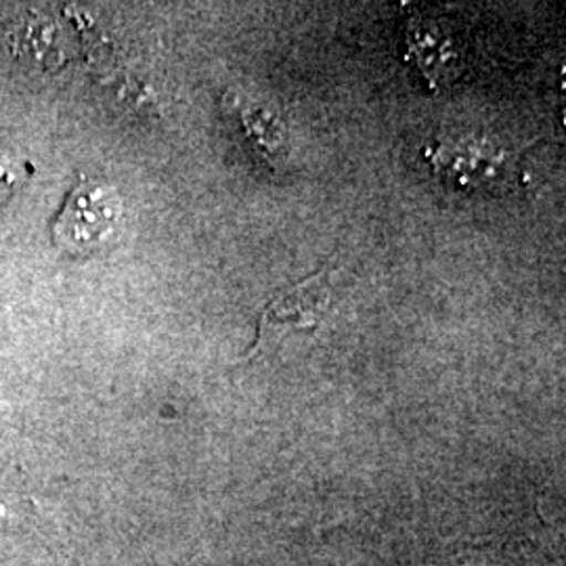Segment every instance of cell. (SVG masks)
Here are the masks:
<instances>
[{
  "instance_id": "cell-1",
  "label": "cell",
  "mask_w": 566,
  "mask_h": 566,
  "mask_svg": "<svg viewBox=\"0 0 566 566\" xmlns=\"http://www.w3.org/2000/svg\"><path fill=\"white\" fill-rule=\"evenodd\" d=\"M120 223L118 191L105 182L82 179L67 196L55 221L53 240L72 256H88L118 235Z\"/></svg>"
},
{
  "instance_id": "cell-2",
  "label": "cell",
  "mask_w": 566,
  "mask_h": 566,
  "mask_svg": "<svg viewBox=\"0 0 566 566\" xmlns=\"http://www.w3.org/2000/svg\"><path fill=\"white\" fill-rule=\"evenodd\" d=\"M332 294L327 271H319L313 277L283 290L277 298L264 306L259 336L250 355L261 350L266 338L277 332H313L324 327L332 308Z\"/></svg>"
},
{
  "instance_id": "cell-3",
  "label": "cell",
  "mask_w": 566,
  "mask_h": 566,
  "mask_svg": "<svg viewBox=\"0 0 566 566\" xmlns=\"http://www.w3.org/2000/svg\"><path fill=\"white\" fill-rule=\"evenodd\" d=\"M504 156L495 154L493 147H485L479 143H465V145H449L439 147L434 164L437 168H446L449 181L470 187V175L474 170V185L476 182H491L497 179L500 168L504 166Z\"/></svg>"
},
{
  "instance_id": "cell-4",
  "label": "cell",
  "mask_w": 566,
  "mask_h": 566,
  "mask_svg": "<svg viewBox=\"0 0 566 566\" xmlns=\"http://www.w3.org/2000/svg\"><path fill=\"white\" fill-rule=\"evenodd\" d=\"M242 118L243 135L254 147V151L269 164L282 163L285 156L282 124L277 118L259 105L242 103L238 107Z\"/></svg>"
},
{
  "instance_id": "cell-5",
  "label": "cell",
  "mask_w": 566,
  "mask_h": 566,
  "mask_svg": "<svg viewBox=\"0 0 566 566\" xmlns=\"http://www.w3.org/2000/svg\"><path fill=\"white\" fill-rule=\"evenodd\" d=\"M21 170L11 158L0 156V203L7 202L21 181Z\"/></svg>"
}]
</instances>
